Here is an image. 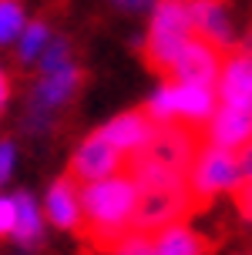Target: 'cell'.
<instances>
[{
    "mask_svg": "<svg viewBox=\"0 0 252 255\" xmlns=\"http://www.w3.org/2000/svg\"><path fill=\"white\" fill-rule=\"evenodd\" d=\"M47 44H50V27H47V20H34V24H27L24 30H20L17 61H20V64L37 61L40 54H44V47H47Z\"/></svg>",
    "mask_w": 252,
    "mask_h": 255,
    "instance_id": "obj_17",
    "label": "cell"
},
{
    "mask_svg": "<svg viewBox=\"0 0 252 255\" xmlns=\"http://www.w3.org/2000/svg\"><path fill=\"white\" fill-rule=\"evenodd\" d=\"M205 141L215 148H226V151H242L252 141V108L219 104V111L205 128Z\"/></svg>",
    "mask_w": 252,
    "mask_h": 255,
    "instance_id": "obj_11",
    "label": "cell"
},
{
    "mask_svg": "<svg viewBox=\"0 0 252 255\" xmlns=\"http://www.w3.org/2000/svg\"><path fill=\"white\" fill-rule=\"evenodd\" d=\"M185 181H189V195H192L195 212H205L222 191L236 188V181H239V154L215 148V144L205 141L202 151L195 154V161H192Z\"/></svg>",
    "mask_w": 252,
    "mask_h": 255,
    "instance_id": "obj_4",
    "label": "cell"
},
{
    "mask_svg": "<svg viewBox=\"0 0 252 255\" xmlns=\"http://www.w3.org/2000/svg\"><path fill=\"white\" fill-rule=\"evenodd\" d=\"M13 239L24 245V249H34L40 242V235H44V218H40V208L37 202L27 195V191H17L13 195Z\"/></svg>",
    "mask_w": 252,
    "mask_h": 255,
    "instance_id": "obj_16",
    "label": "cell"
},
{
    "mask_svg": "<svg viewBox=\"0 0 252 255\" xmlns=\"http://www.w3.org/2000/svg\"><path fill=\"white\" fill-rule=\"evenodd\" d=\"M24 30V3L20 0H0V44H10Z\"/></svg>",
    "mask_w": 252,
    "mask_h": 255,
    "instance_id": "obj_18",
    "label": "cell"
},
{
    "mask_svg": "<svg viewBox=\"0 0 252 255\" xmlns=\"http://www.w3.org/2000/svg\"><path fill=\"white\" fill-rule=\"evenodd\" d=\"M81 84H84V71H81L77 64H67V67L54 71V74H44L40 84L34 88V108L54 115V111H61L67 101H74V94L81 91Z\"/></svg>",
    "mask_w": 252,
    "mask_h": 255,
    "instance_id": "obj_13",
    "label": "cell"
},
{
    "mask_svg": "<svg viewBox=\"0 0 252 255\" xmlns=\"http://www.w3.org/2000/svg\"><path fill=\"white\" fill-rule=\"evenodd\" d=\"M195 37L192 30V0H158L151 13L148 40H145V64L155 74H168L175 54L185 47V40Z\"/></svg>",
    "mask_w": 252,
    "mask_h": 255,
    "instance_id": "obj_3",
    "label": "cell"
},
{
    "mask_svg": "<svg viewBox=\"0 0 252 255\" xmlns=\"http://www.w3.org/2000/svg\"><path fill=\"white\" fill-rule=\"evenodd\" d=\"M135 208H138V188L125 171L94 185H81V225L74 235L91 252L114 255L131 235Z\"/></svg>",
    "mask_w": 252,
    "mask_h": 255,
    "instance_id": "obj_1",
    "label": "cell"
},
{
    "mask_svg": "<svg viewBox=\"0 0 252 255\" xmlns=\"http://www.w3.org/2000/svg\"><path fill=\"white\" fill-rule=\"evenodd\" d=\"M189 215H195V205H192V195H189V181L185 178L155 181V185L138 188V208H135L131 235L155 239L158 232L172 229V225H185Z\"/></svg>",
    "mask_w": 252,
    "mask_h": 255,
    "instance_id": "obj_2",
    "label": "cell"
},
{
    "mask_svg": "<svg viewBox=\"0 0 252 255\" xmlns=\"http://www.w3.org/2000/svg\"><path fill=\"white\" fill-rule=\"evenodd\" d=\"M148 118L155 125H195L202 128L212 121L215 115V98L212 88H199V84H165L155 98L148 101Z\"/></svg>",
    "mask_w": 252,
    "mask_h": 255,
    "instance_id": "obj_5",
    "label": "cell"
},
{
    "mask_svg": "<svg viewBox=\"0 0 252 255\" xmlns=\"http://www.w3.org/2000/svg\"><path fill=\"white\" fill-rule=\"evenodd\" d=\"M192 30L199 40L212 44L215 51L232 47L229 0H192Z\"/></svg>",
    "mask_w": 252,
    "mask_h": 255,
    "instance_id": "obj_12",
    "label": "cell"
},
{
    "mask_svg": "<svg viewBox=\"0 0 252 255\" xmlns=\"http://www.w3.org/2000/svg\"><path fill=\"white\" fill-rule=\"evenodd\" d=\"M222 67V51H215L212 44L199 37H189L185 47L175 54V61L168 67V81L172 84H199V88H212Z\"/></svg>",
    "mask_w": 252,
    "mask_h": 255,
    "instance_id": "obj_8",
    "label": "cell"
},
{
    "mask_svg": "<svg viewBox=\"0 0 252 255\" xmlns=\"http://www.w3.org/2000/svg\"><path fill=\"white\" fill-rule=\"evenodd\" d=\"M212 249L215 245L189 225H172L151 239V255H212Z\"/></svg>",
    "mask_w": 252,
    "mask_h": 255,
    "instance_id": "obj_15",
    "label": "cell"
},
{
    "mask_svg": "<svg viewBox=\"0 0 252 255\" xmlns=\"http://www.w3.org/2000/svg\"><path fill=\"white\" fill-rule=\"evenodd\" d=\"M219 101L229 108H252V54L232 47L219 67Z\"/></svg>",
    "mask_w": 252,
    "mask_h": 255,
    "instance_id": "obj_9",
    "label": "cell"
},
{
    "mask_svg": "<svg viewBox=\"0 0 252 255\" xmlns=\"http://www.w3.org/2000/svg\"><path fill=\"white\" fill-rule=\"evenodd\" d=\"M205 144V128H195V125H162L155 131L151 144L145 148V158H151L155 165L168 168L175 175H189L195 154L202 151Z\"/></svg>",
    "mask_w": 252,
    "mask_h": 255,
    "instance_id": "obj_6",
    "label": "cell"
},
{
    "mask_svg": "<svg viewBox=\"0 0 252 255\" xmlns=\"http://www.w3.org/2000/svg\"><path fill=\"white\" fill-rule=\"evenodd\" d=\"M118 3H121L125 10H145V7H148L151 0H118Z\"/></svg>",
    "mask_w": 252,
    "mask_h": 255,
    "instance_id": "obj_24",
    "label": "cell"
},
{
    "mask_svg": "<svg viewBox=\"0 0 252 255\" xmlns=\"http://www.w3.org/2000/svg\"><path fill=\"white\" fill-rule=\"evenodd\" d=\"M71 64V40H50L47 47H44V54H40V71L44 74H54V71H61V67H67Z\"/></svg>",
    "mask_w": 252,
    "mask_h": 255,
    "instance_id": "obj_19",
    "label": "cell"
},
{
    "mask_svg": "<svg viewBox=\"0 0 252 255\" xmlns=\"http://www.w3.org/2000/svg\"><path fill=\"white\" fill-rule=\"evenodd\" d=\"M125 161H128L125 154L118 151L101 131H94L91 138L81 141V148L74 151L71 165H67V178H74L77 185H94V181H104L111 175H121Z\"/></svg>",
    "mask_w": 252,
    "mask_h": 255,
    "instance_id": "obj_7",
    "label": "cell"
},
{
    "mask_svg": "<svg viewBox=\"0 0 252 255\" xmlns=\"http://www.w3.org/2000/svg\"><path fill=\"white\" fill-rule=\"evenodd\" d=\"M10 171H13V144L0 141V185L10 178Z\"/></svg>",
    "mask_w": 252,
    "mask_h": 255,
    "instance_id": "obj_22",
    "label": "cell"
},
{
    "mask_svg": "<svg viewBox=\"0 0 252 255\" xmlns=\"http://www.w3.org/2000/svg\"><path fill=\"white\" fill-rule=\"evenodd\" d=\"M114 255H151V239H141V235H128L121 249Z\"/></svg>",
    "mask_w": 252,
    "mask_h": 255,
    "instance_id": "obj_20",
    "label": "cell"
},
{
    "mask_svg": "<svg viewBox=\"0 0 252 255\" xmlns=\"http://www.w3.org/2000/svg\"><path fill=\"white\" fill-rule=\"evenodd\" d=\"M44 212H47V218L57 229L77 232V225H81V188H77V181L61 175V178L47 188Z\"/></svg>",
    "mask_w": 252,
    "mask_h": 255,
    "instance_id": "obj_14",
    "label": "cell"
},
{
    "mask_svg": "<svg viewBox=\"0 0 252 255\" xmlns=\"http://www.w3.org/2000/svg\"><path fill=\"white\" fill-rule=\"evenodd\" d=\"M155 131H158V125L148 118L145 108H141V111H125V115L111 118L108 125L101 128V134L111 141L125 158L145 151V148L151 144V138H155Z\"/></svg>",
    "mask_w": 252,
    "mask_h": 255,
    "instance_id": "obj_10",
    "label": "cell"
},
{
    "mask_svg": "<svg viewBox=\"0 0 252 255\" xmlns=\"http://www.w3.org/2000/svg\"><path fill=\"white\" fill-rule=\"evenodd\" d=\"M239 181H249L252 185V141L239 151Z\"/></svg>",
    "mask_w": 252,
    "mask_h": 255,
    "instance_id": "obj_23",
    "label": "cell"
},
{
    "mask_svg": "<svg viewBox=\"0 0 252 255\" xmlns=\"http://www.w3.org/2000/svg\"><path fill=\"white\" fill-rule=\"evenodd\" d=\"M13 218H17L13 198H0V239L3 235H13Z\"/></svg>",
    "mask_w": 252,
    "mask_h": 255,
    "instance_id": "obj_21",
    "label": "cell"
}]
</instances>
